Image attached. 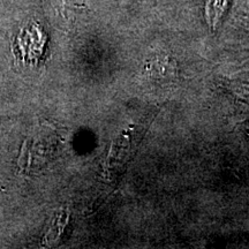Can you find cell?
Wrapping results in <instances>:
<instances>
[{"instance_id":"obj_1","label":"cell","mask_w":249,"mask_h":249,"mask_svg":"<svg viewBox=\"0 0 249 249\" xmlns=\"http://www.w3.org/2000/svg\"><path fill=\"white\" fill-rule=\"evenodd\" d=\"M227 5V0H209L207 5V18L211 29H214L220 18L223 17Z\"/></svg>"}]
</instances>
